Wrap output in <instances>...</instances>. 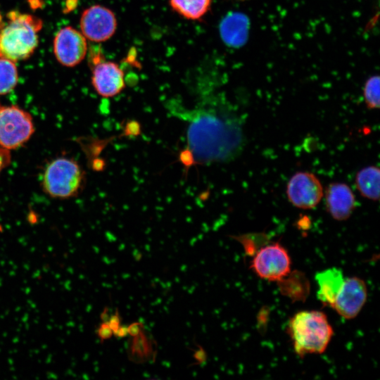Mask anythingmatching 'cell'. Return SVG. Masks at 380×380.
Wrapping results in <instances>:
<instances>
[{"label": "cell", "instance_id": "cell-1", "mask_svg": "<svg viewBox=\"0 0 380 380\" xmlns=\"http://www.w3.org/2000/svg\"><path fill=\"white\" fill-rule=\"evenodd\" d=\"M189 108L172 101L169 110L187 125L188 149L198 163H224L243 150L245 137L239 115L211 89L201 91Z\"/></svg>", "mask_w": 380, "mask_h": 380}, {"label": "cell", "instance_id": "cell-2", "mask_svg": "<svg viewBox=\"0 0 380 380\" xmlns=\"http://www.w3.org/2000/svg\"><path fill=\"white\" fill-rule=\"evenodd\" d=\"M288 332L296 354H319L327 348L334 334L327 316L316 310L301 311L292 317Z\"/></svg>", "mask_w": 380, "mask_h": 380}, {"label": "cell", "instance_id": "cell-3", "mask_svg": "<svg viewBox=\"0 0 380 380\" xmlns=\"http://www.w3.org/2000/svg\"><path fill=\"white\" fill-rule=\"evenodd\" d=\"M39 20L31 15L13 11L0 30V57L17 61L29 57L38 43Z\"/></svg>", "mask_w": 380, "mask_h": 380}, {"label": "cell", "instance_id": "cell-4", "mask_svg": "<svg viewBox=\"0 0 380 380\" xmlns=\"http://www.w3.org/2000/svg\"><path fill=\"white\" fill-rule=\"evenodd\" d=\"M82 172L73 160L59 158L46 167L42 179L44 191L55 198H68L78 191L82 185Z\"/></svg>", "mask_w": 380, "mask_h": 380}, {"label": "cell", "instance_id": "cell-5", "mask_svg": "<svg viewBox=\"0 0 380 380\" xmlns=\"http://www.w3.org/2000/svg\"><path fill=\"white\" fill-rule=\"evenodd\" d=\"M34 132L31 115L15 106H0V146L14 149L26 142Z\"/></svg>", "mask_w": 380, "mask_h": 380}, {"label": "cell", "instance_id": "cell-6", "mask_svg": "<svg viewBox=\"0 0 380 380\" xmlns=\"http://www.w3.org/2000/svg\"><path fill=\"white\" fill-rule=\"evenodd\" d=\"M291 264L287 250L277 242L258 251L251 268L261 279L279 281L291 272Z\"/></svg>", "mask_w": 380, "mask_h": 380}, {"label": "cell", "instance_id": "cell-7", "mask_svg": "<svg viewBox=\"0 0 380 380\" xmlns=\"http://www.w3.org/2000/svg\"><path fill=\"white\" fill-rule=\"evenodd\" d=\"M118 20L114 12L101 5H94L85 9L80 18L82 34L94 42H103L115 33Z\"/></svg>", "mask_w": 380, "mask_h": 380}, {"label": "cell", "instance_id": "cell-8", "mask_svg": "<svg viewBox=\"0 0 380 380\" xmlns=\"http://www.w3.org/2000/svg\"><path fill=\"white\" fill-rule=\"evenodd\" d=\"M286 194L294 206L302 209H312L320 202L323 196V188L314 174L298 172L289 179Z\"/></svg>", "mask_w": 380, "mask_h": 380}, {"label": "cell", "instance_id": "cell-9", "mask_svg": "<svg viewBox=\"0 0 380 380\" xmlns=\"http://www.w3.org/2000/svg\"><path fill=\"white\" fill-rule=\"evenodd\" d=\"M367 298L365 282L358 277H350L344 282L331 306L342 317H355L362 310Z\"/></svg>", "mask_w": 380, "mask_h": 380}, {"label": "cell", "instance_id": "cell-10", "mask_svg": "<svg viewBox=\"0 0 380 380\" xmlns=\"http://www.w3.org/2000/svg\"><path fill=\"white\" fill-rule=\"evenodd\" d=\"M87 51L86 38L71 27L61 29L53 41V51L57 60L63 65L75 66L85 57Z\"/></svg>", "mask_w": 380, "mask_h": 380}, {"label": "cell", "instance_id": "cell-11", "mask_svg": "<svg viewBox=\"0 0 380 380\" xmlns=\"http://www.w3.org/2000/svg\"><path fill=\"white\" fill-rule=\"evenodd\" d=\"M91 82L101 96L109 98L119 94L125 88V74L113 61H99L92 71Z\"/></svg>", "mask_w": 380, "mask_h": 380}, {"label": "cell", "instance_id": "cell-12", "mask_svg": "<svg viewBox=\"0 0 380 380\" xmlns=\"http://www.w3.org/2000/svg\"><path fill=\"white\" fill-rule=\"evenodd\" d=\"M325 199L328 212L338 221L349 218L355 207L354 194L344 183L330 184L326 189Z\"/></svg>", "mask_w": 380, "mask_h": 380}, {"label": "cell", "instance_id": "cell-13", "mask_svg": "<svg viewBox=\"0 0 380 380\" xmlns=\"http://www.w3.org/2000/svg\"><path fill=\"white\" fill-rule=\"evenodd\" d=\"M249 29V18L240 12L227 14L219 25V32L222 42L233 48H239L246 44Z\"/></svg>", "mask_w": 380, "mask_h": 380}, {"label": "cell", "instance_id": "cell-14", "mask_svg": "<svg viewBox=\"0 0 380 380\" xmlns=\"http://www.w3.org/2000/svg\"><path fill=\"white\" fill-rule=\"evenodd\" d=\"M315 280L318 285V300L324 305L331 308L345 280L342 271L336 267L327 269L317 272Z\"/></svg>", "mask_w": 380, "mask_h": 380}, {"label": "cell", "instance_id": "cell-15", "mask_svg": "<svg viewBox=\"0 0 380 380\" xmlns=\"http://www.w3.org/2000/svg\"><path fill=\"white\" fill-rule=\"evenodd\" d=\"M356 186L360 194L372 201L379 198L380 170L371 165L361 169L356 175Z\"/></svg>", "mask_w": 380, "mask_h": 380}, {"label": "cell", "instance_id": "cell-16", "mask_svg": "<svg viewBox=\"0 0 380 380\" xmlns=\"http://www.w3.org/2000/svg\"><path fill=\"white\" fill-rule=\"evenodd\" d=\"M176 13L189 20H199L210 11L212 0H169Z\"/></svg>", "mask_w": 380, "mask_h": 380}, {"label": "cell", "instance_id": "cell-17", "mask_svg": "<svg viewBox=\"0 0 380 380\" xmlns=\"http://www.w3.org/2000/svg\"><path fill=\"white\" fill-rule=\"evenodd\" d=\"M285 277L279 281L281 291L283 293L292 299H305L309 291V283L304 275L300 272H294Z\"/></svg>", "mask_w": 380, "mask_h": 380}, {"label": "cell", "instance_id": "cell-18", "mask_svg": "<svg viewBox=\"0 0 380 380\" xmlns=\"http://www.w3.org/2000/svg\"><path fill=\"white\" fill-rule=\"evenodd\" d=\"M18 71L13 61L0 57V94L12 91L18 83Z\"/></svg>", "mask_w": 380, "mask_h": 380}, {"label": "cell", "instance_id": "cell-19", "mask_svg": "<svg viewBox=\"0 0 380 380\" xmlns=\"http://www.w3.org/2000/svg\"><path fill=\"white\" fill-rule=\"evenodd\" d=\"M363 96L366 106L369 109L379 108V77L374 75L365 84Z\"/></svg>", "mask_w": 380, "mask_h": 380}, {"label": "cell", "instance_id": "cell-20", "mask_svg": "<svg viewBox=\"0 0 380 380\" xmlns=\"http://www.w3.org/2000/svg\"><path fill=\"white\" fill-rule=\"evenodd\" d=\"M99 340L103 342L112 337L113 332L107 322H102L96 331Z\"/></svg>", "mask_w": 380, "mask_h": 380}, {"label": "cell", "instance_id": "cell-21", "mask_svg": "<svg viewBox=\"0 0 380 380\" xmlns=\"http://www.w3.org/2000/svg\"><path fill=\"white\" fill-rule=\"evenodd\" d=\"M108 323L114 334L121 325V317L118 309L113 315L110 316Z\"/></svg>", "mask_w": 380, "mask_h": 380}, {"label": "cell", "instance_id": "cell-22", "mask_svg": "<svg viewBox=\"0 0 380 380\" xmlns=\"http://www.w3.org/2000/svg\"><path fill=\"white\" fill-rule=\"evenodd\" d=\"M143 327V323L140 322H132L127 326L128 334L131 336L136 337L142 332Z\"/></svg>", "mask_w": 380, "mask_h": 380}, {"label": "cell", "instance_id": "cell-23", "mask_svg": "<svg viewBox=\"0 0 380 380\" xmlns=\"http://www.w3.org/2000/svg\"><path fill=\"white\" fill-rule=\"evenodd\" d=\"M194 358L196 360L195 363L198 365L204 364L206 362V353L201 346H198V349L195 350Z\"/></svg>", "mask_w": 380, "mask_h": 380}, {"label": "cell", "instance_id": "cell-24", "mask_svg": "<svg viewBox=\"0 0 380 380\" xmlns=\"http://www.w3.org/2000/svg\"><path fill=\"white\" fill-rule=\"evenodd\" d=\"M7 149L6 148H1L0 149V172L3 169V167L6 165V160H8V151H6Z\"/></svg>", "mask_w": 380, "mask_h": 380}, {"label": "cell", "instance_id": "cell-25", "mask_svg": "<svg viewBox=\"0 0 380 380\" xmlns=\"http://www.w3.org/2000/svg\"><path fill=\"white\" fill-rule=\"evenodd\" d=\"M117 337L124 338L128 335L127 327L124 325H120L117 331L113 334Z\"/></svg>", "mask_w": 380, "mask_h": 380}, {"label": "cell", "instance_id": "cell-26", "mask_svg": "<svg viewBox=\"0 0 380 380\" xmlns=\"http://www.w3.org/2000/svg\"><path fill=\"white\" fill-rule=\"evenodd\" d=\"M101 319H102V322H107L108 321V319H109V316H108V309L107 308H105L103 310V312H102L101 315Z\"/></svg>", "mask_w": 380, "mask_h": 380}, {"label": "cell", "instance_id": "cell-27", "mask_svg": "<svg viewBox=\"0 0 380 380\" xmlns=\"http://www.w3.org/2000/svg\"><path fill=\"white\" fill-rule=\"evenodd\" d=\"M0 232H1V226H0Z\"/></svg>", "mask_w": 380, "mask_h": 380}]
</instances>
